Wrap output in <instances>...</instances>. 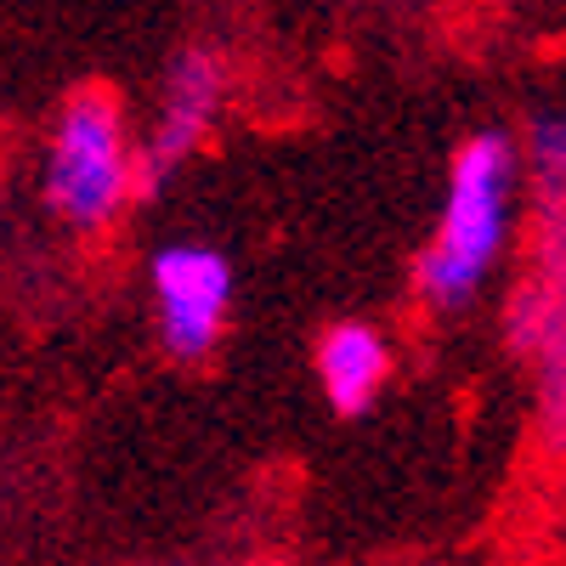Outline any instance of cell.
Segmentation results:
<instances>
[{
	"label": "cell",
	"mask_w": 566,
	"mask_h": 566,
	"mask_svg": "<svg viewBox=\"0 0 566 566\" xmlns=\"http://www.w3.org/2000/svg\"><path fill=\"white\" fill-rule=\"evenodd\" d=\"M402 7H424V0H402Z\"/></svg>",
	"instance_id": "cell-7"
},
{
	"label": "cell",
	"mask_w": 566,
	"mask_h": 566,
	"mask_svg": "<svg viewBox=\"0 0 566 566\" xmlns=\"http://www.w3.org/2000/svg\"><path fill=\"white\" fill-rule=\"evenodd\" d=\"M221 91H227V69L210 45H193V52L176 57V69L165 74V97L148 125V142L136 148V193L165 187L205 148V136L216 130V114H221Z\"/></svg>",
	"instance_id": "cell-5"
},
{
	"label": "cell",
	"mask_w": 566,
	"mask_h": 566,
	"mask_svg": "<svg viewBox=\"0 0 566 566\" xmlns=\"http://www.w3.org/2000/svg\"><path fill=\"white\" fill-rule=\"evenodd\" d=\"M154 312L159 340L181 363H205L221 346L232 312V266L210 244H165L154 255Z\"/></svg>",
	"instance_id": "cell-4"
},
{
	"label": "cell",
	"mask_w": 566,
	"mask_h": 566,
	"mask_svg": "<svg viewBox=\"0 0 566 566\" xmlns=\"http://www.w3.org/2000/svg\"><path fill=\"white\" fill-rule=\"evenodd\" d=\"M136 193V148L125 114L108 91H74L52 125V148H45V199L52 210L97 232L108 227Z\"/></svg>",
	"instance_id": "cell-2"
},
{
	"label": "cell",
	"mask_w": 566,
	"mask_h": 566,
	"mask_svg": "<svg viewBox=\"0 0 566 566\" xmlns=\"http://www.w3.org/2000/svg\"><path fill=\"white\" fill-rule=\"evenodd\" d=\"M515 142L499 130H476L459 142V154L448 165V193L437 232L419 255V295L437 312H464L488 290V277L510 244V221H515Z\"/></svg>",
	"instance_id": "cell-1"
},
{
	"label": "cell",
	"mask_w": 566,
	"mask_h": 566,
	"mask_svg": "<svg viewBox=\"0 0 566 566\" xmlns=\"http://www.w3.org/2000/svg\"><path fill=\"white\" fill-rule=\"evenodd\" d=\"M391 380V346L386 335L374 323H335V328H323V340H317V386L328 397V408L335 413H368V402L386 391Z\"/></svg>",
	"instance_id": "cell-6"
},
{
	"label": "cell",
	"mask_w": 566,
	"mask_h": 566,
	"mask_svg": "<svg viewBox=\"0 0 566 566\" xmlns=\"http://www.w3.org/2000/svg\"><path fill=\"white\" fill-rule=\"evenodd\" d=\"M544 227L533 272L522 277V290L510 295V346L533 374L544 380V419L560 424L566 408V301H560V272H566V187H538Z\"/></svg>",
	"instance_id": "cell-3"
}]
</instances>
